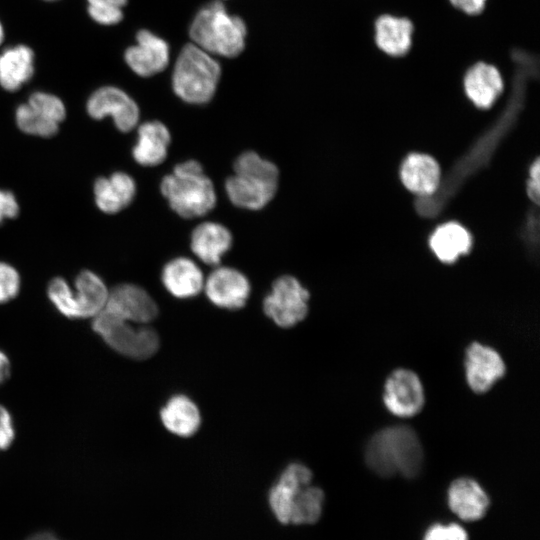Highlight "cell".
Wrapping results in <instances>:
<instances>
[{"instance_id": "1", "label": "cell", "mask_w": 540, "mask_h": 540, "mask_svg": "<svg viewBox=\"0 0 540 540\" xmlns=\"http://www.w3.org/2000/svg\"><path fill=\"white\" fill-rule=\"evenodd\" d=\"M368 467L382 477L400 474L416 477L423 464V450L415 431L409 426L395 425L375 433L366 445Z\"/></svg>"}, {"instance_id": "2", "label": "cell", "mask_w": 540, "mask_h": 540, "mask_svg": "<svg viewBox=\"0 0 540 540\" xmlns=\"http://www.w3.org/2000/svg\"><path fill=\"white\" fill-rule=\"evenodd\" d=\"M234 174L227 178L225 191L235 206L248 210L264 208L275 196L279 171L271 161L246 151L234 162Z\"/></svg>"}, {"instance_id": "3", "label": "cell", "mask_w": 540, "mask_h": 540, "mask_svg": "<svg viewBox=\"0 0 540 540\" xmlns=\"http://www.w3.org/2000/svg\"><path fill=\"white\" fill-rule=\"evenodd\" d=\"M160 189L170 208L183 218L204 216L216 204L214 185L196 160L177 164L163 177Z\"/></svg>"}, {"instance_id": "4", "label": "cell", "mask_w": 540, "mask_h": 540, "mask_svg": "<svg viewBox=\"0 0 540 540\" xmlns=\"http://www.w3.org/2000/svg\"><path fill=\"white\" fill-rule=\"evenodd\" d=\"M244 21L226 11L220 1L201 8L194 17L189 35L192 43L212 56L236 57L245 47Z\"/></svg>"}, {"instance_id": "5", "label": "cell", "mask_w": 540, "mask_h": 540, "mask_svg": "<svg viewBox=\"0 0 540 540\" xmlns=\"http://www.w3.org/2000/svg\"><path fill=\"white\" fill-rule=\"evenodd\" d=\"M221 67L208 52L193 43L179 53L172 75L175 94L190 104L209 102L217 89Z\"/></svg>"}, {"instance_id": "6", "label": "cell", "mask_w": 540, "mask_h": 540, "mask_svg": "<svg viewBox=\"0 0 540 540\" xmlns=\"http://www.w3.org/2000/svg\"><path fill=\"white\" fill-rule=\"evenodd\" d=\"M75 288L72 291L60 277L50 281L47 294L61 314L72 319L94 318L104 309L109 290L97 274L82 271L75 280Z\"/></svg>"}, {"instance_id": "7", "label": "cell", "mask_w": 540, "mask_h": 540, "mask_svg": "<svg viewBox=\"0 0 540 540\" xmlns=\"http://www.w3.org/2000/svg\"><path fill=\"white\" fill-rule=\"evenodd\" d=\"M93 329L112 349L129 358L143 360L153 356L159 348L156 331L102 310L93 318Z\"/></svg>"}, {"instance_id": "8", "label": "cell", "mask_w": 540, "mask_h": 540, "mask_svg": "<svg viewBox=\"0 0 540 540\" xmlns=\"http://www.w3.org/2000/svg\"><path fill=\"white\" fill-rule=\"evenodd\" d=\"M309 292L293 276L277 278L271 292L263 301L264 313L275 324L290 328L301 322L308 313Z\"/></svg>"}, {"instance_id": "9", "label": "cell", "mask_w": 540, "mask_h": 540, "mask_svg": "<svg viewBox=\"0 0 540 540\" xmlns=\"http://www.w3.org/2000/svg\"><path fill=\"white\" fill-rule=\"evenodd\" d=\"M86 110L96 120L111 116L117 129L122 132L132 130L140 117L137 103L115 86H103L94 91L87 101Z\"/></svg>"}, {"instance_id": "10", "label": "cell", "mask_w": 540, "mask_h": 540, "mask_svg": "<svg viewBox=\"0 0 540 540\" xmlns=\"http://www.w3.org/2000/svg\"><path fill=\"white\" fill-rule=\"evenodd\" d=\"M383 401L387 410L398 417H412L420 412L425 396L423 385L413 371L397 369L384 386Z\"/></svg>"}, {"instance_id": "11", "label": "cell", "mask_w": 540, "mask_h": 540, "mask_svg": "<svg viewBox=\"0 0 540 540\" xmlns=\"http://www.w3.org/2000/svg\"><path fill=\"white\" fill-rule=\"evenodd\" d=\"M104 310L139 325H146L158 314L157 304L148 292L130 283L109 290Z\"/></svg>"}, {"instance_id": "12", "label": "cell", "mask_w": 540, "mask_h": 540, "mask_svg": "<svg viewBox=\"0 0 540 540\" xmlns=\"http://www.w3.org/2000/svg\"><path fill=\"white\" fill-rule=\"evenodd\" d=\"M203 289L214 305L235 310L245 305L251 285L240 271L231 267H218L204 281Z\"/></svg>"}, {"instance_id": "13", "label": "cell", "mask_w": 540, "mask_h": 540, "mask_svg": "<svg viewBox=\"0 0 540 540\" xmlns=\"http://www.w3.org/2000/svg\"><path fill=\"white\" fill-rule=\"evenodd\" d=\"M500 354L490 346L472 343L465 356V373L469 387L476 393L487 392L505 374Z\"/></svg>"}, {"instance_id": "14", "label": "cell", "mask_w": 540, "mask_h": 540, "mask_svg": "<svg viewBox=\"0 0 540 540\" xmlns=\"http://www.w3.org/2000/svg\"><path fill=\"white\" fill-rule=\"evenodd\" d=\"M167 42L149 30H140L136 44L127 48L125 61L130 69L141 77H150L162 72L169 64Z\"/></svg>"}, {"instance_id": "15", "label": "cell", "mask_w": 540, "mask_h": 540, "mask_svg": "<svg viewBox=\"0 0 540 540\" xmlns=\"http://www.w3.org/2000/svg\"><path fill=\"white\" fill-rule=\"evenodd\" d=\"M312 472L302 463H291L281 473L268 494L269 507L283 525L290 524L292 500L302 488L311 484Z\"/></svg>"}, {"instance_id": "16", "label": "cell", "mask_w": 540, "mask_h": 540, "mask_svg": "<svg viewBox=\"0 0 540 540\" xmlns=\"http://www.w3.org/2000/svg\"><path fill=\"white\" fill-rule=\"evenodd\" d=\"M447 501L450 510L464 521L481 519L490 505L485 490L476 480L469 477L455 479L450 484Z\"/></svg>"}, {"instance_id": "17", "label": "cell", "mask_w": 540, "mask_h": 540, "mask_svg": "<svg viewBox=\"0 0 540 540\" xmlns=\"http://www.w3.org/2000/svg\"><path fill=\"white\" fill-rule=\"evenodd\" d=\"M231 232L224 225L216 222H204L191 234V250L194 255L207 265L216 266L232 246Z\"/></svg>"}, {"instance_id": "18", "label": "cell", "mask_w": 540, "mask_h": 540, "mask_svg": "<svg viewBox=\"0 0 540 540\" xmlns=\"http://www.w3.org/2000/svg\"><path fill=\"white\" fill-rule=\"evenodd\" d=\"M161 279L166 290L181 299L198 295L205 281L198 265L186 257L169 261L163 268Z\"/></svg>"}, {"instance_id": "19", "label": "cell", "mask_w": 540, "mask_h": 540, "mask_svg": "<svg viewBox=\"0 0 540 540\" xmlns=\"http://www.w3.org/2000/svg\"><path fill=\"white\" fill-rule=\"evenodd\" d=\"M440 167L429 155L412 153L403 161L400 178L411 192L427 196L433 194L440 183Z\"/></svg>"}, {"instance_id": "20", "label": "cell", "mask_w": 540, "mask_h": 540, "mask_svg": "<svg viewBox=\"0 0 540 540\" xmlns=\"http://www.w3.org/2000/svg\"><path fill=\"white\" fill-rule=\"evenodd\" d=\"M93 190L99 210L114 214L132 202L136 193V184L130 175L115 172L109 177H99L94 183Z\"/></svg>"}, {"instance_id": "21", "label": "cell", "mask_w": 540, "mask_h": 540, "mask_svg": "<svg viewBox=\"0 0 540 540\" xmlns=\"http://www.w3.org/2000/svg\"><path fill=\"white\" fill-rule=\"evenodd\" d=\"M170 142V132L162 122H145L138 127L133 158L142 166L159 165L166 159Z\"/></svg>"}, {"instance_id": "22", "label": "cell", "mask_w": 540, "mask_h": 540, "mask_svg": "<svg viewBox=\"0 0 540 540\" xmlns=\"http://www.w3.org/2000/svg\"><path fill=\"white\" fill-rule=\"evenodd\" d=\"M464 89L468 98L479 108H489L503 90L500 72L493 65L479 62L465 75Z\"/></svg>"}, {"instance_id": "23", "label": "cell", "mask_w": 540, "mask_h": 540, "mask_svg": "<svg viewBox=\"0 0 540 540\" xmlns=\"http://www.w3.org/2000/svg\"><path fill=\"white\" fill-rule=\"evenodd\" d=\"M34 73V53L26 45H16L0 54V85L7 91H16L28 82Z\"/></svg>"}, {"instance_id": "24", "label": "cell", "mask_w": 540, "mask_h": 540, "mask_svg": "<svg viewBox=\"0 0 540 540\" xmlns=\"http://www.w3.org/2000/svg\"><path fill=\"white\" fill-rule=\"evenodd\" d=\"M413 24L404 17L382 15L375 22L377 46L391 56L406 54L412 44Z\"/></svg>"}, {"instance_id": "25", "label": "cell", "mask_w": 540, "mask_h": 540, "mask_svg": "<svg viewBox=\"0 0 540 540\" xmlns=\"http://www.w3.org/2000/svg\"><path fill=\"white\" fill-rule=\"evenodd\" d=\"M164 427L180 437L195 434L201 424V415L197 405L185 395L171 397L160 411Z\"/></svg>"}, {"instance_id": "26", "label": "cell", "mask_w": 540, "mask_h": 540, "mask_svg": "<svg viewBox=\"0 0 540 540\" xmlns=\"http://www.w3.org/2000/svg\"><path fill=\"white\" fill-rule=\"evenodd\" d=\"M469 232L460 224L450 222L439 226L429 239L431 250L444 263L454 262L471 247Z\"/></svg>"}, {"instance_id": "27", "label": "cell", "mask_w": 540, "mask_h": 540, "mask_svg": "<svg viewBox=\"0 0 540 540\" xmlns=\"http://www.w3.org/2000/svg\"><path fill=\"white\" fill-rule=\"evenodd\" d=\"M324 499L323 490L311 484L299 490L292 500L290 524L316 523L322 515Z\"/></svg>"}, {"instance_id": "28", "label": "cell", "mask_w": 540, "mask_h": 540, "mask_svg": "<svg viewBox=\"0 0 540 540\" xmlns=\"http://www.w3.org/2000/svg\"><path fill=\"white\" fill-rule=\"evenodd\" d=\"M15 119L18 128L30 135L51 137L54 136L59 129L58 123L49 120L27 103L17 107Z\"/></svg>"}, {"instance_id": "29", "label": "cell", "mask_w": 540, "mask_h": 540, "mask_svg": "<svg viewBox=\"0 0 540 540\" xmlns=\"http://www.w3.org/2000/svg\"><path fill=\"white\" fill-rule=\"evenodd\" d=\"M27 104L49 120L58 124L66 117V108L63 101L51 93L42 91L34 92L30 95Z\"/></svg>"}, {"instance_id": "30", "label": "cell", "mask_w": 540, "mask_h": 540, "mask_svg": "<svg viewBox=\"0 0 540 540\" xmlns=\"http://www.w3.org/2000/svg\"><path fill=\"white\" fill-rule=\"evenodd\" d=\"M20 290V276L17 270L0 262V303H6L17 296Z\"/></svg>"}, {"instance_id": "31", "label": "cell", "mask_w": 540, "mask_h": 540, "mask_svg": "<svg viewBox=\"0 0 540 540\" xmlns=\"http://www.w3.org/2000/svg\"><path fill=\"white\" fill-rule=\"evenodd\" d=\"M423 540H468V534L457 523H435L427 529Z\"/></svg>"}, {"instance_id": "32", "label": "cell", "mask_w": 540, "mask_h": 540, "mask_svg": "<svg viewBox=\"0 0 540 540\" xmlns=\"http://www.w3.org/2000/svg\"><path fill=\"white\" fill-rule=\"evenodd\" d=\"M87 10L89 16L102 25H114L123 19V11L120 8L88 4Z\"/></svg>"}, {"instance_id": "33", "label": "cell", "mask_w": 540, "mask_h": 540, "mask_svg": "<svg viewBox=\"0 0 540 540\" xmlns=\"http://www.w3.org/2000/svg\"><path fill=\"white\" fill-rule=\"evenodd\" d=\"M14 440V428L8 410L0 405V450H5Z\"/></svg>"}, {"instance_id": "34", "label": "cell", "mask_w": 540, "mask_h": 540, "mask_svg": "<svg viewBox=\"0 0 540 540\" xmlns=\"http://www.w3.org/2000/svg\"><path fill=\"white\" fill-rule=\"evenodd\" d=\"M19 213V204L14 194L0 189V224L4 219L15 218Z\"/></svg>"}, {"instance_id": "35", "label": "cell", "mask_w": 540, "mask_h": 540, "mask_svg": "<svg viewBox=\"0 0 540 540\" xmlns=\"http://www.w3.org/2000/svg\"><path fill=\"white\" fill-rule=\"evenodd\" d=\"M457 9L466 14H479L485 7L486 0H449Z\"/></svg>"}, {"instance_id": "36", "label": "cell", "mask_w": 540, "mask_h": 540, "mask_svg": "<svg viewBox=\"0 0 540 540\" xmlns=\"http://www.w3.org/2000/svg\"><path fill=\"white\" fill-rule=\"evenodd\" d=\"M530 198L538 203L539 199V161L536 160L530 169V179L527 187Z\"/></svg>"}, {"instance_id": "37", "label": "cell", "mask_w": 540, "mask_h": 540, "mask_svg": "<svg viewBox=\"0 0 540 540\" xmlns=\"http://www.w3.org/2000/svg\"><path fill=\"white\" fill-rule=\"evenodd\" d=\"M10 374V363L7 356L0 351V384H2Z\"/></svg>"}, {"instance_id": "38", "label": "cell", "mask_w": 540, "mask_h": 540, "mask_svg": "<svg viewBox=\"0 0 540 540\" xmlns=\"http://www.w3.org/2000/svg\"><path fill=\"white\" fill-rule=\"evenodd\" d=\"M88 4L105 5L122 9L127 0H87Z\"/></svg>"}, {"instance_id": "39", "label": "cell", "mask_w": 540, "mask_h": 540, "mask_svg": "<svg viewBox=\"0 0 540 540\" xmlns=\"http://www.w3.org/2000/svg\"><path fill=\"white\" fill-rule=\"evenodd\" d=\"M27 540H58L54 535H52L51 533H38V534H35L33 536H31L30 538H28Z\"/></svg>"}, {"instance_id": "40", "label": "cell", "mask_w": 540, "mask_h": 540, "mask_svg": "<svg viewBox=\"0 0 540 540\" xmlns=\"http://www.w3.org/2000/svg\"><path fill=\"white\" fill-rule=\"evenodd\" d=\"M3 38H4V29H3V26H2V24L0 22V44L3 41Z\"/></svg>"}, {"instance_id": "41", "label": "cell", "mask_w": 540, "mask_h": 540, "mask_svg": "<svg viewBox=\"0 0 540 540\" xmlns=\"http://www.w3.org/2000/svg\"><path fill=\"white\" fill-rule=\"evenodd\" d=\"M46 1H55V0H46Z\"/></svg>"}]
</instances>
